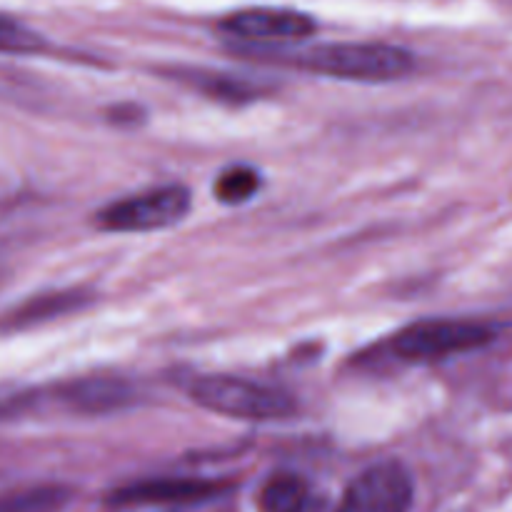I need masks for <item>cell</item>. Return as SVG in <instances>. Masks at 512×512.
<instances>
[{
    "mask_svg": "<svg viewBox=\"0 0 512 512\" xmlns=\"http://www.w3.org/2000/svg\"><path fill=\"white\" fill-rule=\"evenodd\" d=\"M228 490V483L205 478H150L128 483L108 495L115 508H143V505H195L208 503Z\"/></svg>",
    "mask_w": 512,
    "mask_h": 512,
    "instance_id": "obj_7",
    "label": "cell"
},
{
    "mask_svg": "<svg viewBox=\"0 0 512 512\" xmlns=\"http://www.w3.org/2000/svg\"><path fill=\"white\" fill-rule=\"evenodd\" d=\"M308 498L310 488L300 475L278 473L260 490V508L263 512H295Z\"/></svg>",
    "mask_w": 512,
    "mask_h": 512,
    "instance_id": "obj_11",
    "label": "cell"
},
{
    "mask_svg": "<svg viewBox=\"0 0 512 512\" xmlns=\"http://www.w3.org/2000/svg\"><path fill=\"white\" fill-rule=\"evenodd\" d=\"M415 500L413 475L398 460L370 465L345 490L335 512H410Z\"/></svg>",
    "mask_w": 512,
    "mask_h": 512,
    "instance_id": "obj_5",
    "label": "cell"
},
{
    "mask_svg": "<svg viewBox=\"0 0 512 512\" xmlns=\"http://www.w3.org/2000/svg\"><path fill=\"white\" fill-rule=\"evenodd\" d=\"M50 400L75 410V413L100 415L133 403L135 390L133 385L120 378H80L58 385L50 393Z\"/></svg>",
    "mask_w": 512,
    "mask_h": 512,
    "instance_id": "obj_8",
    "label": "cell"
},
{
    "mask_svg": "<svg viewBox=\"0 0 512 512\" xmlns=\"http://www.w3.org/2000/svg\"><path fill=\"white\" fill-rule=\"evenodd\" d=\"M260 190L258 170L248 165H233L215 180V198L225 205H238L253 198Z\"/></svg>",
    "mask_w": 512,
    "mask_h": 512,
    "instance_id": "obj_12",
    "label": "cell"
},
{
    "mask_svg": "<svg viewBox=\"0 0 512 512\" xmlns=\"http://www.w3.org/2000/svg\"><path fill=\"white\" fill-rule=\"evenodd\" d=\"M273 58L308 73L353 83H390L415 68L413 53L388 43L310 45L303 50H275Z\"/></svg>",
    "mask_w": 512,
    "mask_h": 512,
    "instance_id": "obj_1",
    "label": "cell"
},
{
    "mask_svg": "<svg viewBox=\"0 0 512 512\" xmlns=\"http://www.w3.org/2000/svg\"><path fill=\"white\" fill-rule=\"evenodd\" d=\"M45 48V40L35 30L25 28L23 23L3 18L0 15V53H40Z\"/></svg>",
    "mask_w": 512,
    "mask_h": 512,
    "instance_id": "obj_13",
    "label": "cell"
},
{
    "mask_svg": "<svg viewBox=\"0 0 512 512\" xmlns=\"http://www.w3.org/2000/svg\"><path fill=\"white\" fill-rule=\"evenodd\" d=\"M93 303V295L88 290H53V293H40L23 300L15 308L5 310L0 315V333H20V330L38 328L63 315H73L78 310L88 308Z\"/></svg>",
    "mask_w": 512,
    "mask_h": 512,
    "instance_id": "obj_9",
    "label": "cell"
},
{
    "mask_svg": "<svg viewBox=\"0 0 512 512\" xmlns=\"http://www.w3.org/2000/svg\"><path fill=\"white\" fill-rule=\"evenodd\" d=\"M190 213V190L183 185H163L105 205L95 223L110 233H150L185 220Z\"/></svg>",
    "mask_w": 512,
    "mask_h": 512,
    "instance_id": "obj_4",
    "label": "cell"
},
{
    "mask_svg": "<svg viewBox=\"0 0 512 512\" xmlns=\"http://www.w3.org/2000/svg\"><path fill=\"white\" fill-rule=\"evenodd\" d=\"M188 393L195 405L210 413L233 420H250V423L288 420L298 410L295 398L285 390L255 380L233 378V375H205L193 380Z\"/></svg>",
    "mask_w": 512,
    "mask_h": 512,
    "instance_id": "obj_2",
    "label": "cell"
},
{
    "mask_svg": "<svg viewBox=\"0 0 512 512\" xmlns=\"http://www.w3.org/2000/svg\"><path fill=\"white\" fill-rule=\"evenodd\" d=\"M315 20L308 13L290 8H248L220 20V30L230 38L255 45L295 43L315 33Z\"/></svg>",
    "mask_w": 512,
    "mask_h": 512,
    "instance_id": "obj_6",
    "label": "cell"
},
{
    "mask_svg": "<svg viewBox=\"0 0 512 512\" xmlns=\"http://www.w3.org/2000/svg\"><path fill=\"white\" fill-rule=\"evenodd\" d=\"M495 340V330L478 320H420L393 338V353L405 363H440L473 353Z\"/></svg>",
    "mask_w": 512,
    "mask_h": 512,
    "instance_id": "obj_3",
    "label": "cell"
},
{
    "mask_svg": "<svg viewBox=\"0 0 512 512\" xmlns=\"http://www.w3.org/2000/svg\"><path fill=\"white\" fill-rule=\"evenodd\" d=\"M295 512H325V503L320 498H315V495H310L308 503L300 505V508Z\"/></svg>",
    "mask_w": 512,
    "mask_h": 512,
    "instance_id": "obj_14",
    "label": "cell"
},
{
    "mask_svg": "<svg viewBox=\"0 0 512 512\" xmlns=\"http://www.w3.org/2000/svg\"><path fill=\"white\" fill-rule=\"evenodd\" d=\"M70 498L73 493L65 485H33L0 495V512H63Z\"/></svg>",
    "mask_w": 512,
    "mask_h": 512,
    "instance_id": "obj_10",
    "label": "cell"
}]
</instances>
